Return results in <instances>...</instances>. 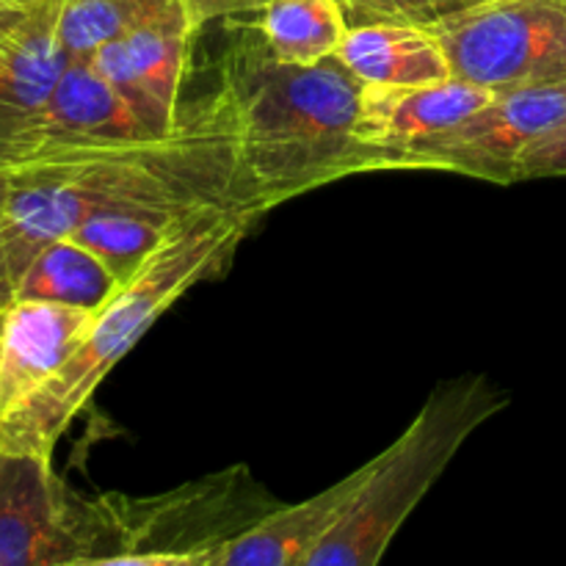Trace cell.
<instances>
[{
	"label": "cell",
	"instance_id": "cell-1",
	"mask_svg": "<svg viewBox=\"0 0 566 566\" xmlns=\"http://www.w3.org/2000/svg\"><path fill=\"white\" fill-rule=\"evenodd\" d=\"M208 208L269 213L241 169L219 88L202 103L182 105L180 125L164 138L0 169V238L17 282L48 243L72 235L97 210L186 216Z\"/></svg>",
	"mask_w": 566,
	"mask_h": 566
},
{
	"label": "cell",
	"instance_id": "cell-2",
	"mask_svg": "<svg viewBox=\"0 0 566 566\" xmlns=\"http://www.w3.org/2000/svg\"><path fill=\"white\" fill-rule=\"evenodd\" d=\"M216 88L230 108L243 175L265 210L343 177L385 171V158L354 136L363 83L337 59L282 64L252 25L232 39Z\"/></svg>",
	"mask_w": 566,
	"mask_h": 566
},
{
	"label": "cell",
	"instance_id": "cell-3",
	"mask_svg": "<svg viewBox=\"0 0 566 566\" xmlns=\"http://www.w3.org/2000/svg\"><path fill=\"white\" fill-rule=\"evenodd\" d=\"M263 213L208 208L180 221L164 247L94 318L70 363L22 407L0 418V451L53 459L55 446L99 381L147 335L149 326L197 282L224 271Z\"/></svg>",
	"mask_w": 566,
	"mask_h": 566
},
{
	"label": "cell",
	"instance_id": "cell-4",
	"mask_svg": "<svg viewBox=\"0 0 566 566\" xmlns=\"http://www.w3.org/2000/svg\"><path fill=\"white\" fill-rule=\"evenodd\" d=\"M506 403V392L484 374L457 376L434 387L412 423L368 459L363 484L315 539L302 566H379L464 442Z\"/></svg>",
	"mask_w": 566,
	"mask_h": 566
},
{
	"label": "cell",
	"instance_id": "cell-5",
	"mask_svg": "<svg viewBox=\"0 0 566 566\" xmlns=\"http://www.w3.org/2000/svg\"><path fill=\"white\" fill-rule=\"evenodd\" d=\"M429 28L453 77L495 94L566 83V0H479Z\"/></svg>",
	"mask_w": 566,
	"mask_h": 566
},
{
	"label": "cell",
	"instance_id": "cell-6",
	"mask_svg": "<svg viewBox=\"0 0 566 566\" xmlns=\"http://www.w3.org/2000/svg\"><path fill=\"white\" fill-rule=\"evenodd\" d=\"M164 138L94 70L70 61L33 111L0 125V169L75 158L97 149Z\"/></svg>",
	"mask_w": 566,
	"mask_h": 566
},
{
	"label": "cell",
	"instance_id": "cell-7",
	"mask_svg": "<svg viewBox=\"0 0 566 566\" xmlns=\"http://www.w3.org/2000/svg\"><path fill=\"white\" fill-rule=\"evenodd\" d=\"M566 116V83L497 92L459 125L426 138L398 158L396 171H451L512 186L525 149Z\"/></svg>",
	"mask_w": 566,
	"mask_h": 566
},
{
	"label": "cell",
	"instance_id": "cell-8",
	"mask_svg": "<svg viewBox=\"0 0 566 566\" xmlns=\"http://www.w3.org/2000/svg\"><path fill=\"white\" fill-rule=\"evenodd\" d=\"M94 547V501L66 490L53 459L0 451V566H55Z\"/></svg>",
	"mask_w": 566,
	"mask_h": 566
},
{
	"label": "cell",
	"instance_id": "cell-9",
	"mask_svg": "<svg viewBox=\"0 0 566 566\" xmlns=\"http://www.w3.org/2000/svg\"><path fill=\"white\" fill-rule=\"evenodd\" d=\"M197 31L191 20L136 28L103 44L88 64L147 119L155 133L169 136L180 125V88Z\"/></svg>",
	"mask_w": 566,
	"mask_h": 566
},
{
	"label": "cell",
	"instance_id": "cell-10",
	"mask_svg": "<svg viewBox=\"0 0 566 566\" xmlns=\"http://www.w3.org/2000/svg\"><path fill=\"white\" fill-rule=\"evenodd\" d=\"M495 92L451 77L431 86H368L363 83L354 136L385 158L396 171L398 158L426 138L448 130L484 108Z\"/></svg>",
	"mask_w": 566,
	"mask_h": 566
},
{
	"label": "cell",
	"instance_id": "cell-11",
	"mask_svg": "<svg viewBox=\"0 0 566 566\" xmlns=\"http://www.w3.org/2000/svg\"><path fill=\"white\" fill-rule=\"evenodd\" d=\"M97 313L17 298L0 321V418L36 396L81 348Z\"/></svg>",
	"mask_w": 566,
	"mask_h": 566
},
{
	"label": "cell",
	"instance_id": "cell-12",
	"mask_svg": "<svg viewBox=\"0 0 566 566\" xmlns=\"http://www.w3.org/2000/svg\"><path fill=\"white\" fill-rule=\"evenodd\" d=\"M59 9H0V125L36 108L70 66L55 33Z\"/></svg>",
	"mask_w": 566,
	"mask_h": 566
},
{
	"label": "cell",
	"instance_id": "cell-13",
	"mask_svg": "<svg viewBox=\"0 0 566 566\" xmlns=\"http://www.w3.org/2000/svg\"><path fill=\"white\" fill-rule=\"evenodd\" d=\"M337 61L368 86H431L453 77L437 33L415 22L352 25L337 50Z\"/></svg>",
	"mask_w": 566,
	"mask_h": 566
},
{
	"label": "cell",
	"instance_id": "cell-14",
	"mask_svg": "<svg viewBox=\"0 0 566 566\" xmlns=\"http://www.w3.org/2000/svg\"><path fill=\"white\" fill-rule=\"evenodd\" d=\"M365 473L368 462L307 501L265 512L227 542L219 566H302L315 539L363 484Z\"/></svg>",
	"mask_w": 566,
	"mask_h": 566
},
{
	"label": "cell",
	"instance_id": "cell-15",
	"mask_svg": "<svg viewBox=\"0 0 566 566\" xmlns=\"http://www.w3.org/2000/svg\"><path fill=\"white\" fill-rule=\"evenodd\" d=\"M122 282L97 254L72 235L48 243L17 282V298L53 302L99 313Z\"/></svg>",
	"mask_w": 566,
	"mask_h": 566
},
{
	"label": "cell",
	"instance_id": "cell-16",
	"mask_svg": "<svg viewBox=\"0 0 566 566\" xmlns=\"http://www.w3.org/2000/svg\"><path fill=\"white\" fill-rule=\"evenodd\" d=\"M254 31L271 59L293 66H315L337 59L348 20L337 0H265Z\"/></svg>",
	"mask_w": 566,
	"mask_h": 566
},
{
	"label": "cell",
	"instance_id": "cell-17",
	"mask_svg": "<svg viewBox=\"0 0 566 566\" xmlns=\"http://www.w3.org/2000/svg\"><path fill=\"white\" fill-rule=\"evenodd\" d=\"M171 20L193 22L186 0H61L55 33L70 61H88L136 28Z\"/></svg>",
	"mask_w": 566,
	"mask_h": 566
},
{
	"label": "cell",
	"instance_id": "cell-18",
	"mask_svg": "<svg viewBox=\"0 0 566 566\" xmlns=\"http://www.w3.org/2000/svg\"><path fill=\"white\" fill-rule=\"evenodd\" d=\"M188 216L166 210H97L75 227L72 238L92 249L125 285Z\"/></svg>",
	"mask_w": 566,
	"mask_h": 566
},
{
	"label": "cell",
	"instance_id": "cell-19",
	"mask_svg": "<svg viewBox=\"0 0 566 566\" xmlns=\"http://www.w3.org/2000/svg\"><path fill=\"white\" fill-rule=\"evenodd\" d=\"M230 542V539H227ZM221 545H119L88 556L66 558L55 566H219Z\"/></svg>",
	"mask_w": 566,
	"mask_h": 566
},
{
	"label": "cell",
	"instance_id": "cell-20",
	"mask_svg": "<svg viewBox=\"0 0 566 566\" xmlns=\"http://www.w3.org/2000/svg\"><path fill=\"white\" fill-rule=\"evenodd\" d=\"M346 11L348 28L365 22H415L434 25L442 17L453 14L451 0H337Z\"/></svg>",
	"mask_w": 566,
	"mask_h": 566
},
{
	"label": "cell",
	"instance_id": "cell-21",
	"mask_svg": "<svg viewBox=\"0 0 566 566\" xmlns=\"http://www.w3.org/2000/svg\"><path fill=\"white\" fill-rule=\"evenodd\" d=\"M542 177H566V116L551 133L536 138L520 158L517 182Z\"/></svg>",
	"mask_w": 566,
	"mask_h": 566
},
{
	"label": "cell",
	"instance_id": "cell-22",
	"mask_svg": "<svg viewBox=\"0 0 566 566\" xmlns=\"http://www.w3.org/2000/svg\"><path fill=\"white\" fill-rule=\"evenodd\" d=\"M191 9L193 22L199 28L216 17H241V14H258L263 9L265 0H186Z\"/></svg>",
	"mask_w": 566,
	"mask_h": 566
},
{
	"label": "cell",
	"instance_id": "cell-23",
	"mask_svg": "<svg viewBox=\"0 0 566 566\" xmlns=\"http://www.w3.org/2000/svg\"><path fill=\"white\" fill-rule=\"evenodd\" d=\"M14 302H17V280H14V271H11L6 243L3 238H0V315H3Z\"/></svg>",
	"mask_w": 566,
	"mask_h": 566
},
{
	"label": "cell",
	"instance_id": "cell-24",
	"mask_svg": "<svg viewBox=\"0 0 566 566\" xmlns=\"http://www.w3.org/2000/svg\"><path fill=\"white\" fill-rule=\"evenodd\" d=\"M53 3H61V0H0V9H42Z\"/></svg>",
	"mask_w": 566,
	"mask_h": 566
},
{
	"label": "cell",
	"instance_id": "cell-25",
	"mask_svg": "<svg viewBox=\"0 0 566 566\" xmlns=\"http://www.w3.org/2000/svg\"><path fill=\"white\" fill-rule=\"evenodd\" d=\"M0 321H3V315H0Z\"/></svg>",
	"mask_w": 566,
	"mask_h": 566
}]
</instances>
